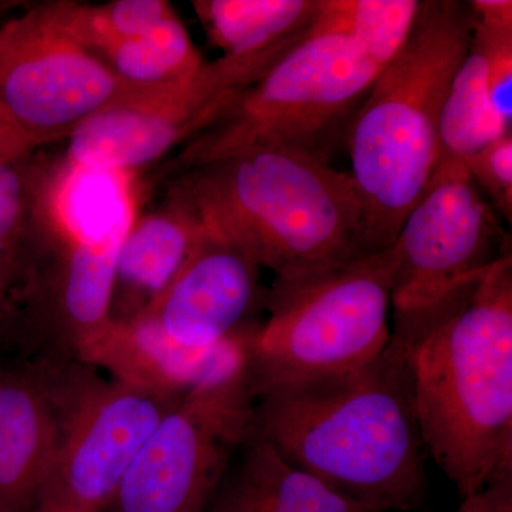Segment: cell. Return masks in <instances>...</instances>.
<instances>
[{"instance_id": "6da1fadb", "label": "cell", "mask_w": 512, "mask_h": 512, "mask_svg": "<svg viewBox=\"0 0 512 512\" xmlns=\"http://www.w3.org/2000/svg\"><path fill=\"white\" fill-rule=\"evenodd\" d=\"M392 335L403 343L427 454L461 501L512 480V256Z\"/></svg>"}, {"instance_id": "7a4b0ae2", "label": "cell", "mask_w": 512, "mask_h": 512, "mask_svg": "<svg viewBox=\"0 0 512 512\" xmlns=\"http://www.w3.org/2000/svg\"><path fill=\"white\" fill-rule=\"evenodd\" d=\"M254 433L292 466L375 512L419 510L426 460L403 343L367 365L256 397Z\"/></svg>"}, {"instance_id": "3957f363", "label": "cell", "mask_w": 512, "mask_h": 512, "mask_svg": "<svg viewBox=\"0 0 512 512\" xmlns=\"http://www.w3.org/2000/svg\"><path fill=\"white\" fill-rule=\"evenodd\" d=\"M202 220L239 245L275 281L318 275L366 254L352 175L328 158L251 148L178 174Z\"/></svg>"}, {"instance_id": "277c9868", "label": "cell", "mask_w": 512, "mask_h": 512, "mask_svg": "<svg viewBox=\"0 0 512 512\" xmlns=\"http://www.w3.org/2000/svg\"><path fill=\"white\" fill-rule=\"evenodd\" d=\"M476 29L470 2L420 0L406 45L350 128L352 180L369 252L392 247L440 158L441 110Z\"/></svg>"}, {"instance_id": "5b68a950", "label": "cell", "mask_w": 512, "mask_h": 512, "mask_svg": "<svg viewBox=\"0 0 512 512\" xmlns=\"http://www.w3.org/2000/svg\"><path fill=\"white\" fill-rule=\"evenodd\" d=\"M393 248L298 281H275L251 348L255 397L353 372L392 338Z\"/></svg>"}, {"instance_id": "8992f818", "label": "cell", "mask_w": 512, "mask_h": 512, "mask_svg": "<svg viewBox=\"0 0 512 512\" xmlns=\"http://www.w3.org/2000/svg\"><path fill=\"white\" fill-rule=\"evenodd\" d=\"M382 70L352 39L308 30L207 130L184 144L178 174L251 148H286L328 158L330 138L362 106Z\"/></svg>"}, {"instance_id": "52a82bcc", "label": "cell", "mask_w": 512, "mask_h": 512, "mask_svg": "<svg viewBox=\"0 0 512 512\" xmlns=\"http://www.w3.org/2000/svg\"><path fill=\"white\" fill-rule=\"evenodd\" d=\"M259 272L245 249L205 224L177 278L136 322L121 326L134 372L177 392L197 386L212 352L256 323L266 295Z\"/></svg>"}, {"instance_id": "ba28073f", "label": "cell", "mask_w": 512, "mask_h": 512, "mask_svg": "<svg viewBox=\"0 0 512 512\" xmlns=\"http://www.w3.org/2000/svg\"><path fill=\"white\" fill-rule=\"evenodd\" d=\"M251 369L192 387L158 421L106 512H204L254 433Z\"/></svg>"}, {"instance_id": "9c48e42d", "label": "cell", "mask_w": 512, "mask_h": 512, "mask_svg": "<svg viewBox=\"0 0 512 512\" xmlns=\"http://www.w3.org/2000/svg\"><path fill=\"white\" fill-rule=\"evenodd\" d=\"M184 393L74 367L55 458L29 512H106L138 451Z\"/></svg>"}, {"instance_id": "30bf717a", "label": "cell", "mask_w": 512, "mask_h": 512, "mask_svg": "<svg viewBox=\"0 0 512 512\" xmlns=\"http://www.w3.org/2000/svg\"><path fill=\"white\" fill-rule=\"evenodd\" d=\"M308 30L264 52L222 55L202 63L187 79L126 94L74 131L67 163L130 174L160 160L207 130L239 93L258 82Z\"/></svg>"}, {"instance_id": "8fae6325", "label": "cell", "mask_w": 512, "mask_h": 512, "mask_svg": "<svg viewBox=\"0 0 512 512\" xmlns=\"http://www.w3.org/2000/svg\"><path fill=\"white\" fill-rule=\"evenodd\" d=\"M500 220L464 161L440 157L392 245L393 326L436 311L510 254Z\"/></svg>"}, {"instance_id": "7c38bea8", "label": "cell", "mask_w": 512, "mask_h": 512, "mask_svg": "<svg viewBox=\"0 0 512 512\" xmlns=\"http://www.w3.org/2000/svg\"><path fill=\"white\" fill-rule=\"evenodd\" d=\"M36 6L0 22V106L39 146L134 92Z\"/></svg>"}, {"instance_id": "4fadbf2b", "label": "cell", "mask_w": 512, "mask_h": 512, "mask_svg": "<svg viewBox=\"0 0 512 512\" xmlns=\"http://www.w3.org/2000/svg\"><path fill=\"white\" fill-rule=\"evenodd\" d=\"M72 363L0 356V512L32 510L49 476Z\"/></svg>"}, {"instance_id": "5bb4252c", "label": "cell", "mask_w": 512, "mask_h": 512, "mask_svg": "<svg viewBox=\"0 0 512 512\" xmlns=\"http://www.w3.org/2000/svg\"><path fill=\"white\" fill-rule=\"evenodd\" d=\"M190 195L175 184L160 210L136 215L121 242L114 276L111 319L136 322L177 278L204 235Z\"/></svg>"}, {"instance_id": "9a60e30c", "label": "cell", "mask_w": 512, "mask_h": 512, "mask_svg": "<svg viewBox=\"0 0 512 512\" xmlns=\"http://www.w3.org/2000/svg\"><path fill=\"white\" fill-rule=\"evenodd\" d=\"M241 451L212 500V512H375L292 466L258 434Z\"/></svg>"}, {"instance_id": "2e32d148", "label": "cell", "mask_w": 512, "mask_h": 512, "mask_svg": "<svg viewBox=\"0 0 512 512\" xmlns=\"http://www.w3.org/2000/svg\"><path fill=\"white\" fill-rule=\"evenodd\" d=\"M192 6L224 55L244 56L305 33L319 0H195Z\"/></svg>"}, {"instance_id": "e0dca14e", "label": "cell", "mask_w": 512, "mask_h": 512, "mask_svg": "<svg viewBox=\"0 0 512 512\" xmlns=\"http://www.w3.org/2000/svg\"><path fill=\"white\" fill-rule=\"evenodd\" d=\"M507 133L512 131L495 113L488 94L483 46L473 35L441 110L440 157L464 160Z\"/></svg>"}, {"instance_id": "ac0fdd59", "label": "cell", "mask_w": 512, "mask_h": 512, "mask_svg": "<svg viewBox=\"0 0 512 512\" xmlns=\"http://www.w3.org/2000/svg\"><path fill=\"white\" fill-rule=\"evenodd\" d=\"M420 0H319L312 33L349 37L383 70L406 45Z\"/></svg>"}, {"instance_id": "d6986e66", "label": "cell", "mask_w": 512, "mask_h": 512, "mask_svg": "<svg viewBox=\"0 0 512 512\" xmlns=\"http://www.w3.org/2000/svg\"><path fill=\"white\" fill-rule=\"evenodd\" d=\"M101 60L134 89H154L187 79L205 62L175 12L146 35L111 47Z\"/></svg>"}, {"instance_id": "ffe728a7", "label": "cell", "mask_w": 512, "mask_h": 512, "mask_svg": "<svg viewBox=\"0 0 512 512\" xmlns=\"http://www.w3.org/2000/svg\"><path fill=\"white\" fill-rule=\"evenodd\" d=\"M43 9L57 28L100 59L111 47L146 35L175 12L165 0H114L104 5L56 2Z\"/></svg>"}, {"instance_id": "44dd1931", "label": "cell", "mask_w": 512, "mask_h": 512, "mask_svg": "<svg viewBox=\"0 0 512 512\" xmlns=\"http://www.w3.org/2000/svg\"><path fill=\"white\" fill-rule=\"evenodd\" d=\"M30 156L0 158V256L18 254L35 214L40 178Z\"/></svg>"}, {"instance_id": "7402d4cb", "label": "cell", "mask_w": 512, "mask_h": 512, "mask_svg": "<svg viewBox=\"0 0 512 512\" xmlns=\"http://www.w3.org/2000/svg\"><path fill=\"white\" fill-rule=\"evenodd\" d=\"M476 18V16H474ZM474 37L487 60V89L491 104L507 130H512V22L476 18Z\"/></svg>"}, {"instance_id": "603a6c76", "label": "cell", "mask_w": 512, "mask_h": 512, "mask_svg": "<svg viewBox=\"0 0 512 512\" xmlns=\"http://www.w3.org/2000/svg\"><path fill=\"white\" fill-rule=\"evenodd\" d=\"M468 174L493 205L495 212L510 224L512 220V133L464 158Z\"/></svg>"}, {"instance_id": "cb8c5ba5", "label": "cell", "mask_w": 512, "mask_h": 512, "mask_svg": "<svg viewBox=\"0 0 512 512\" xmlns=\"http://www.w3.org/2000/svg\"><path fill=\"white\" fill-rule=\"evenodd\" d=\"M30 274L23 252L0 256V353L12 339Z\"/></svg>"}, {"instance_id": "d4e9b609", "label": "cell", "mask_w": 512, "mask_h": 512, "mask_svg": "<svg viewBox=\"0 0 512 512\" xmlns=\"http://www.w3.org/2000/svg\"><path fill=\"white\" fill-rule=\"evenodd\" d=\"M457 512H512V480L495 481L461 501Z\"/></svg>"}, {"instance_id": "484cf974", "label": "cell", "mask_w": 512, "mask_h": 512, "mask_svg": "<svg viewBox=\"0 0 512 512\" xmlns=\"http://www.w3.org/2000/svg\"><path fill=\"white\" fill-rule=\"evenodd\" d=\"M39 144L0 106V158L30 156Z\"/></svg>"}, {"instance_id": "4316f807", "label": "cell", "mask_w": 512, "mask_h": 512, "mask_svg": "<svg viewBox=\"0 0 512 512\" xmlns=\"http://www.w3.org/2000/svg\"><path fill=\"white\" fill-rule=\"evenodd\" d=\"M10 5H13V3L0 2V16L3 15L6 9L10 8Z\"/></svg>"}]
</instances>
